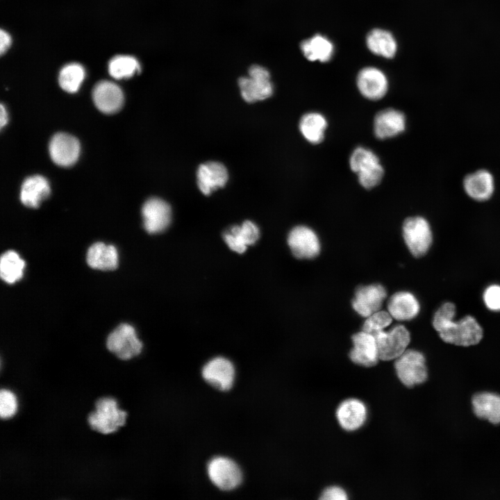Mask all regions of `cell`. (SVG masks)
I'll list each match as a JSON object with an SVG mask.
<instances>
[{"instance_id":"cell-27","label":"cell","mask_w":500,"mask_h":500,"mask_svg":"<svg viewBox=\"0 0 500 500\" xmlns=\"http://www.w3.org/2000/svg\"><path fill=\"white\" fill-rule=\"evenodd\" d=\"M303 56L310 61H329L334 53L333 43L319 34L303 41L300 45Z\"/></svg>"},{"instance_id":"cell-19","label":"cell","mask_w":500,"mask_h":500,"mask_svg":"<svg viewBox=\"0 0 500 500\" xmlns=\"http://www.w3.org/2000/svg\"><path fill=\"white\" fill-rule=\"evenodd\" d=\"M92 98L97 108L106 114L117 112L122 108L124 101V96L120 88L108 81H100L94 86Z\"/></svg>"},{"instance_id":"cell-14","label":"cell","mask_w":500,"mask_h":500,"mask_svg":"<svg viewBox=\"0 0 500 500\" xmlns=\"http://www.w3.org/2000/svg\"><path fill=\"white\" fill-rule=\"evenodd\" d=\"M353 348L349 352L351 360L356 365L369 367L379 360L378 347L374 335L363 331L351 337Z\"/></svg>"},{"instance_id":"cell-35","label":"cell","mask_w":500,"mask_h":500,"mask_svg":"<svg viewBox=\"0 0 500 500\" xmlns=\"http://www.w3.org/2000/svg\"><path fill=\"white\" fill-rule=\"evenodd\" d=\"M486 306L492 310H500V285H492L486 288L483 294Z\"/></svg>"},{"instance_id":"cell-30","label":"cell","mask_w":500,"mask_h":500,"mask_svg":"<svg viewBox=\"0 0 500 500\" xmlns=\"http://www.w3.org/2000/svg\"><path fill=\"white\" fill-rule=\"evenodd\" d=\"M25 262L18 253L9 250L2 254L0 261V276L6 283L12 284L22 278Z\"/></svg>"},{"instance_id":"cell-11","label":"cell","mask_w":500,"mask_h":500,"mask_svg":"<svg viewBox=\"0 0 500 500\" xmlns=\"http://www.w3.org/2000/svg\"><path fill=\"white\" fill-rule=\"evenodd\" d=\"M288 244L293 256L299 259L315 258L320 251L317 235L312 229L303 225L297 226L290 231Z\"/></svg>"},{"instance_id":"cell-26","label":"cell","mask_w":500,"mask_h":500,"mask_svg":"<svg viewBox=\"0 0 500 500\" xmlns=\"http://www.w3.org/2000/svg\"><path fill=\"white\" fill-rule=\"evenodd\" d=\"M472 403L476 417L493 424H500V395L488 392H479L473 396Z\"/></svg>"},{"instance_id":"cell-33","label":"cell","mask_w":500,"mask_h":500,"mask_svg":"<svg viewBox=\"0 0 500 500\" xmlns=\"http://www.w3.org/2000/svg\"><path fill=\"white\" fill-rule=\"evenodd\" d=\"M392 322V317L388 311L378 310L367 317L362 325V331L374 335L385 330Z\"/></svg>"},{"instance_id":"cell-24","label":"cell","mask_w":500,"mask_h":500,"mask_svg":"<svg viewBox=\"0 0 500 500\" xmlns=\"http://www.w3.org/2000/svg\"><path fill=\"white\" fill-rule=\"evenodd\" d=\"M86 260L88 265L93 269L114 270L118 265L117 251L112 245L96 242L88 249Z\"/></svg>"},{"instance_id":"cell-34","label":"cell","mask_w":500,"mask_h":500,"mask_svg":"<svg viewBox=\"0 0 500 500\" xmlns=\"http://www.w3.org/2000/svg\"><path fill=\"white\" fill-rule=\"evenodd\" d=\"M17 410V400L15 394L9 390H1L0 416L2 419L11 417Z\"/></svg>"},{"instance_id":"cell-17","label":"cell","mask_w":500,"mask_h":500,"mask_svg":"<svg viewBox=\"0 0 500 500\" xmlns=\"http://www.w3.org/2000/svg\"><path fill=\"white\" fill-rule=\"evenodd\" d=\"M259 238L258 226L250 220L243 222L240 226H232L223 233L227 246L238 253H244L248 246L254 244Z\"/></svg>"},{"instance_id":"cell-7","label":"cell","mask_w":500,"mask_h":500,"mask_svg":"<svg viewBox=\"0 0 500 500\" xmlns=\"http://www.w3.org/2000/svg\"><path fill=\"white\" fill-rule=\"evenodd\" d=\"M379 359L396 360L403 353L410 342V335L403 325H397L390 330L381 331L375 334Z\"/></svg>"},{"instance_id":"cell-12","label":"cell","mask_w":500,"mask_h":500,"mask_svg":"<svg viewBox=\"0 0 500 500\" xmlns=\"http://www.w3.org/2000/svg\"><path fill=\"white\" fill-rule=\"evenodd\" d=\"M386 297V290L381 284L361 285L356 290L352 307L358 314L367 318L380 310Z\"/></svg>"},{"instance_id":"cell-1","label":"cell","mask_w":500,"mask_h":500,"mask_svg":"<svg viewBox=\"0 0 500 500\" xmlns=\"http://www.w3.org/2000/svg\"><path fill=\"white\" fill-rule=\"evenodd\" d=\"M456 306L451 302L443 303L435 312L433 326L445 342L469 347L478 344L483 338V329L476 319L470 315L453 321Z\"/></svg>"},{"instance_id":"cell-6","label":"cell","mask_w":500,"mask_h":500,"mask_svg":"<svg viewBox=\"0 0 500 500\" xmlns=\"http://www.w3.org/2000/svg\"><path fill=\"white\" fill-rule=\"evenodd\" d=\"M403 238L412 255L424 256L432 244V231L428 221L420 216L405 219L402 226Z\"/></svg>"},{"instance_id":"cell-28","label":"cell","mask_w":500,"mask_h":500,"mask_svg":"<svg viewBox=\"0 0 500 500\" xmlns=\"http://www.w3.org/2000/svg\"><path fill=\"white\" fill-rule=\"evenodd\" d=\"M367 46L374 54L386 58H393L397 52V44L393 35L388 31L376 28L367 36Z\"/></svg>"},{"instance_id":"cell-13","label":"cell","mask_w":500,"mask_h":500,"mask_svg":"<svg viewBox=\"0 0 500 500\" xmlns=\"http://www.w3.org/2000/svg\"><path fill=\"white\" fill-rule=\"evenodd\" d=\"M201 374L203 379L214 388L227 391L234 383L235 367L229 360L218 356L203 366Z\"/></svg>"},{"instance_id":"cell-32","label":"cell","mask_w":500,"mask_h":500,"mask_svg":"<svg viewBox=\"0 0 500 500\" xmlns=\"http://www.w3.org/2000/svg\"><path fill=\"white\" fill-rule=\"evenodd\" d=\"M108 72L117 79L128 78L140 72V65L133 56H117L110 60Z\"/></svg>"},{"instance_id":"cell-16","label":"cell","mask_w":500,"mask_h":500,"mask_svg":"<svg viewBox=\"0 0 500 500\" xmlns=\"http://www.w3.org/2000/svg\"><path fill=\"white\" fill-rule=\"evenodd\" d=\"M228 179L226 167L217 161H208L201 164L197 170V183L204 195L223 188Z\"/></svg>"},{"instance_id":"cell-15","label":"cell","mask_w":500,"mask_h":500,"mask_svg":"<svg viewBox=\"0 0 500 500\" xmlns=\"http://www.w3.org/2000/svg\"><path fill=\"white\" fill-rule=\"evenodd\" d=\"M49 149L50 156L56 165L69 167L77 160L80 144L74 136L65 133H58L51 138Z\"/></svg>"},{"instance_id":"cell-25","label":"cell","mask_w":500,"mask_h":500,"mask_svg":"<svg viewBox=\"0 0 500 500\" xmlns=\"http://www.w3.org/2000/svg\"><path fill=\"white\" fill-rule=\"evenodd\" d=\"M49 192L50 188L45 178L39 175L32 176L22 183L20 200L24 206L35 208L48 197Z\"/></svg>"},{"instance_id":"cell-9","label":"cell","mask_w":500,"mask_h":500,"mask_svg":"<svg viewBox=\"0 0 500 500\" xmlns=\"http://www.w3.org/2000/svg\"><path fill=\"white\" fill-rule=\"evenodd\" d=\"M207 472L211 482L222 490H232L238 487L242 480L239 466L226 457L218 456L210 460Z\"/></svg>"},{"instance_id":"cell-21","label":"cell","mask_w":500,"mask_h":500,"mask_svg":"<svg viewBox=\"0 0 500 500\" xmlns=\"http://www.w3.org/2000/svg\"><path fill=\"white\" fill-rule=\"evenodd\" d=\"M406 128L404 114L393 108H387L378 112L374 119V132L378 139L394 137Z\"/></svg>"},{"instance_id":"cell-4","label":"cell","mask_w":500,"mask_h":500,"mask_svg":"<svg viewBox=\"0 0 500 500\" xmlns=\"http://www.w3.org/2000/svg\"><path fill=\"white\" fill-rule=\"evenodd\" d=\"M96 410L88 416L90 427L103 434L110 433L122 426L126 412L118 408L116 401L110 397L101 398L96 401Z\"/></svg>"},{"instance_id":"cell-5","label":"cell","mask_w":500,"mask_h":500,"mask_svg":"<svg viewBox=\"0 0 500 500\" xmlns=\"http://www.w3.org/2000/svg\"><path fill=\"white\" fill-rule=\"evenodd\" d=\"M394 368L400 381L408 388L420 385L428 378L425 357L417 350H406L395 360Z\"/></svg>"},{"instance_id":"cell-36","label":"cell","mask_w":500,"mask_h":500,"mask_svg":"<svg viewBox=\"0 0 500 500\" xmlns=\"http://www.w3.org/2000/svg\"><path fill=\"white\" fill-rule=\"evenodd\" d=\"M347 494L344 489L338 486H331L326 488L322 493V500H346Z\"/></svg>"},{"instance_id":"cell-29","label":"cell","mask_w":500,"mask_h":500,"mask_svg":"<svg viewBox=\"0 0 500 500\" xmlns=\"http://www.w3.org/2000/svg\"><path fill=\"white\" fill-rule=\"evenodd\" d=\"M326 126L327 121L324 116L316 112L303 115L299 122L301 133L312 144H319L324 140Z\"/></svg>"},{"instance_id":"cell-22","label":"cell","mask_w":500,"mask_h":500,"mask_svg":"<svg viewBox=\"0 0 500 500\" xmlns=\"http://www.w3.org/2000/svg\"><path fill=\"white\" fill-rule=\"evenodd\" d=\"M465 193L478 201L489 199L494 191V179L486 169H479L467 174L462 182Z\"/></svg>"},{"instance_id":"cell-8","label":"cell","mask_w":500,"mask_h":500,"mask_svg":"<svg viewBox=\"0 0 500 500\" xmlns=\"http://www.w3.org/2000/svg\"><path fill=\"white\" fill-rule=\"evenodd\" d=\"M107 348L122 360H128L140 353L142 343L135 328L128 324H122L114 329L107 338Z\"/></svg>"},{"instance_id":"cell-23","label":"cell","mask_w":500,"mask_h":500,"mask_svg":"<svg viewBox=\"0 0 500 500\" xmlns=\"http://www.w3.org/2000/svg\"><path fill=\"white\" fill-rule=\"evenodd\" d=\"M388 311L397 320H410L415 317L420 309L416 297L408 292L393 294L388 301Z\"/></svg>"},{"instance_id":"cell-18","label":"cell","mask_w":500,"mask_h":500,"mask_svg":"<svg viewBox=\"0 0 500 500\" xmlns=\"http://www.w3.org/2000/svg\"><path fill=\"white\" fill-rule=\"evenodd\" d=\"M357 86L365 98L378 100L385 95L388 89V81L383 72L376 67H368L358 73Z\"/></svg>"},{"instance_id":"cell-31","label":"cell","mask_w":500,"mask_h":500,"mask_svg":"<svg viewBox=\"0 0 500 500\" xmlns=\"http://www.w3.org/2000/svg\"><path fill=\"white\" fill-rule=\"evenodd\" d=\"M85 76L83 67L78 63L64 66L60 72L58 82L62 90L67 92H76Z\"/></svg>"},{"instance_id":"cell-20","label":"cell","mask_w":500,"mask_h":500,"mask_svg":"<svg viewBox=\"0 0 500 500\" xmlns=\"http://www.w3.org/2000/svg\"><path fill=\"white\" fill-rule=\"evenodd\" d=\"M367 417L366 406L357 399L343 401L336 410L338 423L347 431H353L361 428L365 423Z\"/></svg>"},{"instance_id":"cell-2","label":"cell","mask_w":500,"mask_h":500,"mask_svg":"<svg viewBox=\"0 0 500 500\" xmlns=\"http://www.w3.org/2000/svg\"><path fill=\"white\" fill-rule=\"evenodd\" d=\"M349 165L358 175L360 184L366 189L377 185L383 176V168L378 156L370 149L358 147L352 152Z\"/></svg>"},{"instance_id":"cell-38","label":"cell","mask_w":500,"mask_h":500,"mask_svg":"<svg viewBox=\"0 0 500 500\" xmlns=\"http://www.w3.org/2000/svg\"><path fill=\"white\" fill-rule=\"evenodd\" d=\"M8 120V116L6 113V110H5L3 105H1V128H2L3 126L7 123Z\"/></svg>"},{"instance_id":"cell-10","label":"cell","mask_w":500,"mask_h":500,"mask_svg":"<svg viewBox=\"0 0 500 500\" xmlns=\"http://www.w3.org/2000/svg\"><path fill=\"white\" fill-rule=\"evenodd\" d=\"M143 226L150 234L165 231L172 222V208L165 200L151 197L147 199L142 208Z\"/></svg>"},{"instance_id":"cell-3","label":"cell","mask_w":500,"mask_h":500,"mask_svg":"<svg viewBox=\"0 0 500 500\" xmlns=\"http://www.w3.org/2000/svg\"><path fill=\"white\" fill-rule=\"evenodd\" d=\"M238 85L242 99L247 103L267 99L274 92L269 71L258 65L249 67L248 76L239 78Z\"/></svg>"},{"instance_id":"cell-37","label":"cell","mask_w":500,"mask_h":500,"mask_svg":"<svg viewBox=\"0 0 500 500\" xmlns=\"http://www.w3.org/2000/svg\"><path fill=\"white\" fill-rule=\"evenodd\" d=\"M0 52L1 54H3L4 52L6 51V50L9 48L11 44V38L9 35V34L4 31L3 30H1L0 32Z\"/></svg>"}]
</instances>
